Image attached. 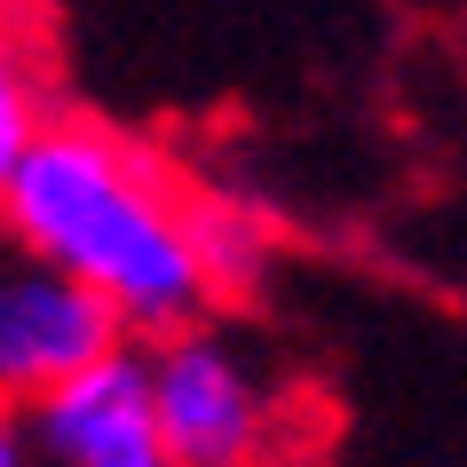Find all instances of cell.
Wrapping results in <instances>:
<instances>
[{
    "label": "cell",
    "instance_id": "8992f818",
    "mask_svg": "<svg viewBox=\"0 0 467 467\" xmlns=\"http://www.w3.org/2000/svg\"><path fill=\"white\" fill-rule=\"evenodd\" d=\"M56 111V88H48V48L32 16H0V182L16 167V150L32 143V127Z\"/></svg>",
    "mask_w": 467,
    "mask_h": 467
},
{
    "label": "cell",
    "instance_id": "9c48e42d",
    "mask_svg": "<svg viewBox=\"0 0 467 467\" xmlns=\"http://www.w3.org/2000/svg\"><path fill=\"white\" fill-rule=\"evenodd\" d=\"M0 16H32V0H0Z\"/></svg>",
    "mask_w": 467,
    "mask_h": 467
},
{
    "label": "cell",
    "instance_id": "6da1fadb",
    "mask_svg": "<svg viewBox=\"0 0 467 467\" xmlns=\"http://www.w3.org/2000/svg\"><path fill=\"white\" fill-rule=\"evenodd\" d=\"M0 230L119 317L127 341L214 309L191 254V167L96 111H48L0 182Z\"/></svg>",
    "mask_w": 467,
    "mask_h": 467
},
{
    "label": "cell",
    "instance_id": "52a82bcc",
    "mask_svg": "<svg viewBox=\"0 0 467 467\" xmlns=\"http://www.w3.org/2000/svg\"><path fill=\"white\" fill-rule=\"evenodd\" d=\"M0 467H40L32 436H25V412H8V404H0Z\"/></svg>",
    "mask_w": 467,
    "mask_h": 467
},
{
    "label": "cell",
    "instance_id": "5b68a950",
    "mask_svg": "<svg viewBox=\"0 0 467 467\" xmlns=\"http://www.w3.org/2000/svg\"><path fill=\"white\" fill-rule=\"evenodd\" d=\"M191 254H198V277H206L214 309H246L277 270V238L262 222V206L206 182V174H191Z\"/></svg>",
    "mask_w": 467,
    "mask_h": 467
},
{
    "label": "cell",
    "instance_id": "ba28073f",
    "mask_svg": "<svg viewBox=\"0 0 467 467\" xmlns=\"http://www.w3.org/2000/svg\"><path fill=\"white\" fill-rule=\"evenodd\" d=\"M262 467H317V460H301V451H277V460H262Z\"/></svg>",
    "mask_w": 467,
    "mask_h": 467
},
{
    "label": "cell",
    "instance_id": "7a4b0ae2",
    "mask_svg": "<svg viewBox=\"0 0 467 467\" xmlns=\"http://www.w3.org/2000/svg\"><path fill=\"white\" fill-rule=\"evenodd\" d=\"M143 389L174 467H262L301 443V380L238 325V309L150 333Z\"/></svg>",
    "mask_w": 467,
    "mask_h": 467
},
{
    "label": "cell",
    "instance_id": "277c9868",
    "mask_svg": "<svg viewBox=\"0 0 467 467\" xmlns=\"http://www.w3.org/2000/svg\"><path fill=\"white\" fill-rule=\"evenodd\" d=\"M111 341H127L119 317L79 277H64L56 262L25 254L0 230V404L25 412L40 389H56L64 372H79Z\"/></svg>",
    "mask_w": 467,
    "mask_h": 467
},
{
    "label": "cell",
    "instance_id": "3957f363",
    "mask_svg": "<svg viewBox=\"0 0 467 467\" xmlns=\"http://www.w3.org/2000/svg\"><path fill=\"white\" fill-rule=\"evenodd\" d=\"M25 436L40 467H174L143 389V341H111L79 372L25 404Z\"/></svg>",
    "mask_w": 467,
    "mask_h": 467
}]
</instances>
